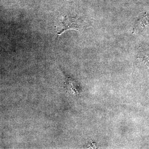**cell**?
<instances>
[{"instance_id":"obj_1","label":"cell","mask_w":149,"mask_h":149,"mask_svg":"<svg viewBox=\"0 0 149 149\" xmlns=\"http://www.w3.org/2000/svg\"><path fill=\"white\" fill-rule=\"evenodd\" d=\"M83 27L84 23L79 17L65 15L63 17L61 21L59 22L56 29L57 34L60 35L68 29H74L81 31Z\"/></svg>"},{"instance_id":"obj_2","label":"cell","mask_w":149,"mask_h":149,"mask_svg":"<svg viewBox=\"0 0 149 149\" xmlns=\"http://www.w3.org/2000/svg\"><path fill=\"white\" fill-rule=\"evenodd\" d=\"M65 78V88L68 93L74 96L78 95L79 93V87L78 83L63 72Z\"/></svg>"}]
</instances>
